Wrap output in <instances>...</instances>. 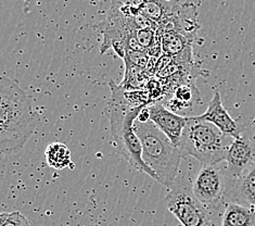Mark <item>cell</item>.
<instances>
[{"label":"cell","mask_w":255,"mask_h":226,"mask_svg":"<svg viewBox=\"0 0 255 226\" xmlns=\"http://www.w3.org/2000/svg\"><path fill=\"white\" fill-rule=\"evenodd\" d=\"M32 102L19 83L0 76V155L23 148L35 132Z\"/></svg>","instance_id":"1"},{"label":"cell","mask_w":255,"mask_h":226,"mask_svg":"<svg viewBox=\"0 0 255 226\" xmlns=\"http://www.w3.org/2000/svg\"><path fill=\"white\" fill-rule=\"evenodd\" d=\"M145 107L132 108L121 100L111 90V97L103 112L110 121V131L115 148L122 155L131 168L142 172L156 181V175L142 160L141 143L133 130V123L139 113Z\"/></svg>","instance_id":"2"},{"label":"cell","mask_w":255,"mask_h":226,"mask_svg":"<svg viewBox=\"0 0 255 226\" xmlns=\"http://www.w3.org/2000/svg\"><path fill=\"white\" fill-rule=\"evenodd\" d=\"M133 130L141 143L142 160L156 175V182L169 187L177 179L183 156L152 122L135 121Z\"/></svg>","instance_id":"3"},{"label":"cell","mask_w":255,"mask_h":226,"mask_svg":"<svg viewBox=\"0 0 255 226\" xmlns=\"http://www.w3.org/2000/svg\"><path fill=\"white\" fill-rule=\"evenodd\" d=\"M233 140L213 124L194 115L188 117L178 149L183 158L193 157L202 166H212L225 161Z\"/></svg>","instance_id":"4"},{"label":"cell","mask_w":255,"mask_h":226,"mask_svg":"<svg viewBox=\"0 0 255 226\" xmlns=\"http://www.w3.org/2000/svg\"><path fill=\"white\" fill-rule=\"evenodd\" d=\"M166 207L183 226H215L212 222V213L205 209L192 193L189 181L176 179L168 187Z\"/></svg>","instance_id":"5"},{"label":"cell","mask_w":255,"mask_h":226,"mask_svg":"<svg viewBox=\"0 0 255 226\" xmlns=\"http://www.w3.org/2000/svg\"><path fill=\"white\" fill-rule=\"evenodd\" d=\"M222 163L202 166L192 183L194 197L211 213L227 203L229 179Z\"/></svg>","instance_id":"6"},{"label":"cell","mask_w":255,"mask_h":226,"mask_svg":"<svg viewBox=\"0 0 255 226\" xmlns=\"http://www.w3.org/2000/svg\"><path fill=\"white\" fill-rule=\"evenodd\" d=\"M225 171L230 180H238L255 166V136L249 126L242 127L239 137L233 144L225 158Z\"/></svg>","instance_id":"7"},{"label":"cell","mask_w":255,"mask_h":226,"mask_svg":"<svg viewBox=\"0 0 255 226\" xmlns=\"http://www.w3.org/2000/svg\"><path fill=\"white\" fill-rule=\"evenodd\" d=\"M198 4L191 1H176L173 14L160 24L156 35L161 36L164 33L173 32L194 41L200 27Z\"/></svg>","instance_id":"8"},{"label":"cell","mask_w":255,"mask_h":226,"mask_svg":"<svg viewBox=\"0 0 255 226\" xmlns=\"http://www.w3.org/2000/svg\"><path fill=\"white\" fill-rule=\"evenodd\" d=\"M148 110L150 121L171 140L175 147L178 148L181 134L188 122V117H181L177 113L169 111L161 101L151 103L148 106Z\"/></svg>","instance_id":"9"},{"label":"cell","mask_w":255,"mask_h":226,"mask_svg":"<svg viewBox=\"0 0 255 226\" xmlns=\"http://www.w3.org/2000/svg\"><path fill=\"white\" fill-rule=\"evenodd\" d=\"M199 120H202L213 124L223 134L233 138L239 137L242 127L238 122L234 120L226 109L224 108L222 102V96L218 91H215L213 98L210 101L206 111L202 114L196 115Z\"/></svg>","instance_id":"10"},{"label":"cell","mask_w":255,"mask_h":226,"mask_svg":"<svg viewBox=\"0 0 255 226\" xmlns=\"http://www.w3.org/2000/svg\"><path fill=\"white\" fill-rule=\"evenodd\" d=\"M227 203L248 205L255 209V166L242 175L240 179H229Z\"/></svg>","instance_id":"11"},{"label":"cell","mask_w":255,"mask_h":226,"mask_svg":"<svg viewBox=\"0 0 255 226\" xmlns=\"http://www.w3.org/2000/svg\"><path fill=\"white\" fill-rule=\"evenodd\" d=\"M164 103H167L165 107L175 113L196 103H202V99L194 81H189L178 85L169 95L168 100Z\"/></svg>","instance_id":"12"},{"label":"cell","mask_w":255,"mask_h":226,"mask_svg":"<svg viewBox=\"0 0 255 226\" xmlns=\"http://www.w3.org/2000/svg\"><path fill=\"white\" fill-rule=\"evenodd\" d=\"M221 226H255V209L236 203L227 204Z\"/></svg>","instance_id":"13"},{"label":"cell","mask_w":255,"mask_h":226,"mask_svg":"<svg viewBox=\"0 0 255 226\" xmlns=\"http://www.w3.org/2000/svg\"><path fill=\"white\" fill-rule=\"evenodd\" d=\"M138 10L149 20L160 25L174 12L176 1H135Z\"/></svg>","instance_id":"14"},{"label":"cell","mask_w":255,"mask_h":226,"mask_svg":"<svg viewBox=\"0 0 255 226\" xmlns=\"http://www.w3.org/2000/svg\"><path fill=\"white\" fill-rule=\"evenodd\" d=\"M161 39L162 53L171 57L172 60L179 57L187 49L192 47L193 41L186 38L185 36L177 33H164L159 36Z\"/></svg>","instance_id":"15"},{"label":"cell","mask_w":255,"mask_h":226,"mask_svg":"<svg viewBox=\"0 0 255 226\" xmlns=\"http://www.w3.org/2000/svg\"><path fill=\"white\" fill-rule=\"evenodd\" d=\"M125 75L121 82L120 86L125 90H141L144 89L145 85L151 78L147 72L130 63L128 60L124 59Z\"/></svg>","instance_id":"16"},{"label":"cell","mask_w":255,"mask_h":226,"mask_svg":"<svg viewBox=\"0 0 255 226\" xmlns=\"http://www.w3.org/2000/svg\"><path fill=\"white\" fill-rule=\"evenodd\" d=\"M45 156L47 163L53 169L62 170L68 168L71 163V151L62 143H52L48 145Z\"/></svg>","instance_id":"17"},{"label":"cell","mask_w":255,"mask_h":226,"mask_svg":"<svg viewBox=\"0 0 255 226\" xmlns=\"http://www.w3.org/2000/svg\"><path fill=\"white\" fill-rule=\"evenodd\" d=\"M0 226H29V223L20 212H0Z\"/></svg>","instance_id":"18"},{"label":"cell","mask_w":255,"mask_h":226,"mask_svg":"<svg viewBox=\"0 0 255 226\" xmlns=\"http://www.w3.org/2000/svg\"><path fill=\"white\" fill-rule=\"evenodd\" d=\"M124 59H127L133 65H136L138 68L145 71L150 57L148 56V53L144 51H127Z\"/></svg>","instance_id":"19"},{"label":"cell","mask_w":255,"mask_h":226,"mask_svg":"<svg viewBox=\"0 0 255 226\" xmlns=\"http://www.w3.org/2000/svg\"><path fill=\"white\" fill-rule=\"evenodd\" d=\"M138 122H140V123H147V122L150 121V115H149V110L148 107H145L141 110V112L139 113L137 120Z\"/></svg>","instance_id":"20"},{"label":"cell","mask_w":255,"mask_h":226,"mask_svg":"<svg viewBox=\"0 0 255 226\" xmlns=\"http://www.w3.org/2000/svg\"><path fill=\"white\" fill-rule=\"evenodd\" d=\"M249 127L251 128V131H252V133L254 134V136H255V115L252 118V120H251V122H250V125H249Z\"/></svg>","instance_id":"21"}]
</instances>
